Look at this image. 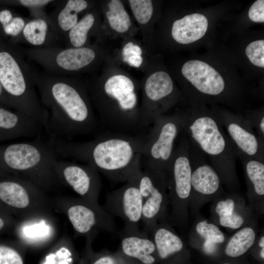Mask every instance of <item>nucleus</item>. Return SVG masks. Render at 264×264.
<instances>
[{"instance_id":"393cba45","label":"nucleus","mask_w":264,"mask_h":264,"mask_svg":"<svg viewBox=\"0 0 264 264\" xmlns=\"http://www.w3.org/2000/svg\"><path fill=\"white\" fill-rule=\"evenodd\" d=\"M239 198L236 192H230L225 198H219L215 211L219 217L220 225L231 229H238L242 226L245 220L244 217L237 211L236 201Z\"/></svg>"},{"instance_id":"6ab92c4d","label":"nucleus","mask_w":264,"mask_h":264,"mask_svg":"<svg viewBox=\"0 0 264 264\" xmlns=\"http://www.w3.org/2000/svg\"><path fill=\"white\" fill-rule=\"evenodd\" d=\"M44 126L18 110L0 107V142L22 137L39 135Z\"/></svg>"},{"instance_id":"4c0bfd02","label":"nucleus","mask_w":264,"mask_h":264,"mask_svg":"<svg viewBox=\"0 0 264 264\" xmlns=\"http://www.w3.org/2000/svg\"><path fill=\"white\" fill-rule=\"evenodd\" d=\"M14 225L11 214L0 206V233L10 230Z\"/></svg>"},{"instance_id":"423d86ee","label":"nucleus","mask_w":264,"mask_h":264,"mask_svg":"<svg viewBox=\"0 0 264 264\" xmlns=\"http://www.w3.org/2000/svg\"><path fill=\"white\" fill-rule=\"evenodd\" d=\"M58 156L47 142L39 138L0 145V169L10 175H22L44 190L57 180L54 166Z\"/></svg>"},{"instance_id":"7c9ffc66","label":"nucleus","mask_w":264,"mask_h":264,"mask_svg":"<svg viewBox=\"0 0 264 264\" xmlns=\"http://www.w3.org/2000/svg\"><path fill=\"white\" fill-rule=\"evenodd\" d=\"M0 264H23L21 254L10 242L0 241Z\"/></svg>"},{"instance_id":"f03ea898","label":"nucleus","mask_w":264,"mask_h":264,"mask_svg":"<svg viewBox=\"0 0 264 264\" xmlns=\"http://www.w3.org/2000/svg\"><path fill=\"white\" fill-rule=\"evenodd\" d=\"M41 102L48 112L44 127L50 137L67 139L96 132L100 127L86 88L65 76L32 68Z\"/></svg>"},{"instance_id":"9b49d317","label":"nucleus","mask_w":264,"mask_h":264,"mask_svg":"<svg viewBox=\"0 0 264 264\" xmlns=\"http://www.w3.org/2000/svg\"><path fill=\"white\" fill-rule=\"evenodd\" d=\"M139 174L122 187L109 193L101 207L111 216L123 220L122 233L124 234H138L141 232L139 224L141 220L143 201L139 189Z\"/></svg>"},{"instance_id":"72a5a7b5","label":"nucleus","mask_w":264,"mask_h":264,"mask_svg":"<svg viewBox=\"0 0 264 264\" xmlns=\"http://www.w3.org/2000/svg\"><path fill=\"white\" fill-rule=\"evenodd\" d=\"M91 264H130L118 252L115 254L104 252L96 254Z\"/></svg>"},{"instance_id":"a878e982","label":"nucleus","mask_w":264,"mask_h":264,"mask_svg":"<svg viewBox=\"0 0 264 264\" xmlns=\"http://www.w3.org/2000/svg\"><path fill=\"white\" fill-rule=\"evenodd\" d=\"M256 234L251 227L245 226L237 231L226 245L225 253L232 258L240 257L245 253L254 244Z\"/></svg>"},{"instance_id":"0eeeda50","label":"nucleus","mask_w":264,"mask_h":264,"mask_svg":"<svg viewBox=\"0 0 264 264\" xmlns=\"http://www.w3.org/2000/svg\"><path fill=\"white\" fill-rule=\"evenodd\" d=\"M191 174L189 141L182 132L167 172L168 196L171 207L170 220L179 227L187 222L191 192Z\"/></svg>"},{"instance_id":"37998d69","label":"nucleus","mask_w":264,"mask_h":264,"mask_svg":"<svg viewBox=\"0 0 264 264\" xmlns=\"http://www.w3.org/2000/svg\"><path fill=\"white\" fill-rule=\"evenodd\" d=\"M260 256L261 257L262 259H264V247L261 248V251H260Z\"/></svg>"},{"instance_id":"f3484780","label":"nucleus","mask_w":264,"mask_h":264,"mask_svg":"<svg viewBox=\"0 0 264 264\" xmlns=\"http://www.w3.org/2000/svg\"><path fill=\"white\" fill-rule=\"evenodd\" d=\"M216 114L238 152L264 162V142L245 117L223 111Z\"/></svg>"},{"instance_id":"a211bd4d","label":"nucleus","mask_w":264,"mask_h":264,"mask_svg":"<svg viewBox=\"0 0 264 264\" xmlns=\"http://www.w3.org/2000/svg\"><path fill=\"white\" fill-rule=\"evenodd\" d=\"M184 77L200 93L208 96H219L223 92V78L208 64L199 60H190L182 66Z\"/></svg>"},{"instance_id":"473e14b6","label":"nucleus","mask_w":264,"mask_h":264,"mask_svg":"<svg viewBox=\"0 0 264 264\" xmlns=\"http://www.w3.org/2000/svg\"><path fill=\"white\" fill-rule=\"evenodd\" d=\"M246 54L254 65L264 67V41L258 40L251 43L245 49Z\"/></svg>"},{"instance_id":"c85d7f7f","label":"nucleus","mask_w":264,"mask_h":264,"mask_svg":"<svg viewBox=\"0 0 264 264\" xmlns=\"http://www.w3.org/2000/svg\"><path fill=\"white\" fill-rule=\"evenodd\" d=\"M196 231L204 240L203 243L218 244L223 243L225 240L224 235L220 228L205 220L196 224Z\"/></svg>"},{"instance_id":"f257e3e1","label":"nucleus","mask_w":264,"mask_h":264,"mask_svg":"<svg viewBox=\"0 0 264 264\" xmlns=\"http://www.w3.org/2000/svg\"><path fill=\"white\" fill-rule=\"evenodd\" d=\"M146 136L108 131L88 141L50 137L47 142L58 156L89 164L111 181L126 182L142 170Z\"/></svg>"},{"instance_id":"1a4fd4ad","label":"nucleus","mask_w":264,"mask_h":264,"mask_svg":"<svg viewBox=\"0 0 264 264\" xmlns=\"http://www.w3.org/2000/svg\"><path fill=\"white\" fill-rule=\"evenodd\" d=\"M20 50L45 72L65 76L87 69L94 63L97 55L94 48L86 46L64 48L31 47Z\"/></svg>"},{"instance_id":"c03bdc74","label":"nucleus","mask_w":264,"mask_h":264,"mask_svg":"<svg viewBox=\"0 0 264 264\" xmlns=\"http://www.w3.org/2000/svg\"><path fill=\"white\" fill-rule=\"evenodd\" d=\"M228 264V263H225V264Z\"/></svg>"},{"instance_id":"aec40b11","label":"nucleus","mask_w":264,"mask_h":264,"mask_svg":"<svg viewBox=\"0 0 264 264\" xmlns=\"http://www.w3.org/2000/svg\"><path fill=\"white\" fill-rule=\"evenodd\" d=\"M117 252L130 264H154L157 258L155 244L146 232L122 233Z\"/></svg>"},{"instance_id":"c9c22d12","label":"nucleus","mask_w":264,"mask_h":264,"mask_svg":"<svg viewBox=\"0 0 264 264\" xmlns=\"http://www.w3.org/2000/svg\"><path fill=\"white\" fill-rule=\"evenodd\" d=\"M245 118L249 121L258 136L264 142V113L249 114Z\"/></svg>"},{"instance_id":"412c9836","label":"nucleus","mask_w":264,"mask_h":264,"mask_svg":"<svg viewBox=\"0 0 264 264\" xmlns=\"http://www.w3.org/2000/svg\"><path fill=\"white\" fill-rule=\"evenodd\" d=\"M88 6L85 0L61 1L47 14L48 22L58 41H64L69 30L78 22V15Z\"/></svg>"},{"instance_id":"f704fd0d","label":"nucleus","mask_w":264,"mask_h":264,"mask_svg":"<svg viewBox=\"0 0 264 264\" xmlns=\"http://www.w3.org/2000/svg\"><path fill=\"white\" fill-rule=\"evenodd\" d=\"M27 21L20 16H15L8 25L2 28L5 34L16 38V40L22 34Z\"/></svg>"},{"instance_id":"e433bc0d","label":"nucleus","mask_w":264,"mask_h":264,"mask_svg":"<svg viewBox=\"0 0 264 264\" xmlns=\"http://www.w3.org/2000/svg\"><path fill=\"white\" fill-rule=\"evenodd\" d=\"M248 16L253 22H264V0H257L253 3L248 11Z\"/></svg>"},{"instance_id":"7ed1b4c3","label":"nucleus","mask_w":264,"mask_h":264,"mask_svg":"<svg viewBox=\"0 0 264 264\" xmlns=\"http://www.w3.org/2000/svg\"><path fill=\"white\" fill-rule=\"evenodd\" d=\"M183 132L210 162L230 192L239 188L236 172L238 151L216 113L194 110L179 114Z\"/></svg>"},{"instance_id":"a19ab883","label":"nucleus","mask_w":264,"mask_h":264,"mask_svg":"<svg viewBox=\"0 0 264 264\" xmlns=\"http://www.w3.org/2000/svg\"><path fill=\"white\" fill-rule=\"evenodd\" d=\"M259 246L261 248L264 247V236H262L259 241Z\"/></svg>"},{"instance_id":"5701e85b","label":"nucleus","mask_w":264,"mask_h":264,"mask_svg":"<svg viewBox=\"0 0 264 264\" xmlns=\"http://www.w3.org/2000/svg\"><path fill=\"white\" fill-rule=\"evenodd\" d=\"M32 47L57 46L58 42L46 16L27 21L21 35L17 40Z\"/></svg>"},{"instance_id":"58836bf2","label":"nucleus","mask_w":264,"mask_h":264,"mask_svg":"<svg viewBox=\"0 0 264 264\" xmlns=\"http://www.w3.org/2000/svg\"><path fill=\"white\" fill-rule=\"evenodd\" d=\"M12 12L8 9H3L0 11V24L3 28L12 21L14 17Z\"/></svg>"},{"instance_id":"ddd939ff","label":"nucleus","mask_w":264,"mask_h":264,"mask_svg":"<svg viewBox=\"0 0 264 264\" xmlns=\"http://www.w3.org/2000/svg\"><path fill=\"white\" fill-rule=\"evenodd\" d=\"M56 180L71 188L81 198L99 205L101 189L99 173L92 166L58 160L54 166Z\"/></svg>"},{"instance_id":"b1692460","label":"nucleus","mask_w":264,"mask_h":264,"mask_svg":"<svg viewBox=\"0 0 264 264\" xmlns=\"http://www.w3.org/2000/svg\"><path fill=\"white\" fill-rule=\"evenodd\" d=\"M244 172L247 194L251 201H262L264 196V162L238 152Z\"/></svg>"},{"instance_id":"20e7f679","label":"nucleus","mask_w":264,"mask_h":264,"mask_svg":"<svg viewBox=\"0 0 264 264\" xmlns=\"http://www.w3.org/2000/svg\"><path fill=\"white\" fill-rule=\"evenodd\" d=\"M97 110L99 125L108 131L137 134L145 130L138 107L137 88L126 75L116 74L88 87Z\"/></svg>"},{"instance_id":"79ce46f5","label":"nucleus","mask_w":264,"mask_h":264,"mask_svg":"<svg viewBox=\"0 0 264 264\" xmlns=\"http://www.w3.org/2000/svg\"><path fill=\"white\" fill-rule=\"evenodd\" d=\"M9 175H10L0 169V177L8 176Z\"/></svg>"},{"instance_id":"2f4dec72","label":"nucleus","mask_w":264,"mask_h":264,"mask_svg":"<svg viewBox=\"0 0 264 264\" xmlns=\"http://www.w3.org/2000/svg\"><path fill=\"white\" fill-rule=\"evenodd\" d=\"M142 50L141 47L134 44L132 42L126 44L122 49L123 60L130 66L139 67L143 63V59L141 57Z\"/></svg>"},{"instance_id":"39448f33","label":"nucleus","mask_w":264,"mask_h":264,"mask_svg":"<svg viewBox=\"0 0 264 264\" xmlns=\"http://www.w3.org/2000/svg\"><path fill=\"white\" fill-rule=\"evenodd\" d=\"M0 82L9 108L35 119L44 128L48 112L36 93L32 67L20 49L8 45L0 38Z\"/></svg>"},{"instance_id":"9d476101","label":"nucleus","mask_w":264,"mask_h":264,"mask_svg":"<svg viewBox=\"0 0 264 264\" xmlns=\"http://www.w3.org/2000/svg\"><path fill=\"white\" fill-rule=\"evenodd\" d=\"M138 184L143 201L141 221L145 232L150 233L166 215L169 204L167 175L142 169L138 175Z\"/></svg>"},{"instance_id":"2eb2a0df","label":"nucleus","mask_w":264,"mask_h":264,"mask_svg":"<svg viewBox=\"0 0 264 264\" xmlns=\"http://www.w3.org/2000/svg\"><path fill=\"white\" fill-rule=\"evenodd\" d=\"M174 90L173 81L164 71L154 72L147 78L143 86L144 103L140 108L144 129L151 126L156 118L163 115L170 105L169 98L172 96Z\"/></svg>"},{"instance_id":"c756f323","label":"nucleus","mask_w":264,"mask_h":264,"mask_svg":"<svg viewBox=\"0 0 264 264\" xmlns=\"http://www.w3.org/2000/svg\"><path fill=\"white\" fill-rule=\"evenodd\" d=\"M129 2L134 16L139 23L145 24L150 20L153 12L152 0H130Z\"/></svg>"},{"instance_id":"4468645a","label":"nucleus","mask_w":264,"mask_h":264,"mask_svg":"<svg viewBox=\"0 0 264 264\" xmlns=\"http://www.w3.org/2000/svg\"><path fill=\"white\" fill-rule=\"evenodd\" d=\"M189 144L192 168L190 202L221 198L225 192L219 174L202 153L191 142Z\"/></svg>"},{"instance_id":"cd10ccee","label":"nucleus","mask_w":264,"mask_h":264,"mask_svg":"<svg viewBox=\"0 0 264 264\" xmlns=\"http://www.w3.org/2000/svg\"><path fill=\"white\" fill-rule=\"evenodd\" d=\"M106 16L110 27L118 33H125L131 26L128 13L120 0H111L108 4Z\"/></svg>"},{"instance_id":"6e6552de","label":"nucleus","mask_w":264,"mask_h":264,"mask_svg":"<svg viewBox=\"0 0 264 264\" xmlns=\"http://www.w3.org/2000/svg\"><path fill=\"white\" fill-rule=\"evenodd\" d=\"M183 132L178 114L156 118L146 133L141 167L165 174L173 156L176 143Z\"/></svg>"},{"instance_id":"ea45409f","label":"nucleus","mask_w":264,"mask_h":264,"mask_svg":"<svg viewBox=\"0 0 264 264\" xmlns=\"http://www.w3.org/2000/svg\"><path fill=\"white\" fill-rule=\"evenodd\" d=\"M0 107L9 108L8 104L4 95V91L0 82Z\"/></svg>"},{"instance_id":"f8f14e48","label":"nucleus","mask_w":264,"mask_h":264,"mask_svg":"<svg viewBox=\"0 0 264 264\" xmlns=\"http://www.w3.org/2000/svg\"><path fill=\"white\" fill-rule=\"evenodd\" d=\"M65 202L66 214L78 234L88 236L98 230L110 233L116 231L112 216L99 205L81 198H68Z\"/></svg>"},{"instance_id":"dca6fc26","label":"nucleus","mask_w":264,"mask_h":264,"mask_svg":"<svg viewBox=\"0 0 264 264\" xmlns=\"http://www.w3.org/2000/svg\"><path fill=\"white\" fill-rule=\"evenodd\" d=\"M43 198V190L26 178L12 175L0 177V206L10 214L29 211Z\"/></svg>"},{"instance_id":"bb28decb","label":"nucleus","mask_w":264,"mask_h":264,"mask_svg":"<svg viewBox=\"0 0 264 264\" xmlns=\"http://www.w3.org/2000/svg\"><path fill=\"white\" fill-rule=\"evenodd\" d=\"M95 17L92 12H88L69 30L64 42L69 47H81L85 46L89 31L93 28Z\"/></svg>"},{"instance_id":"4be33fe9","label":"nucleus","mask_w":264,"mask_h":264,"mask_svg":"<svg viewBox=\"0 0 264 264\" xmlns=\"http://www.w3.org/2000/svg\"><path fill=\"white\" fill-rule=\"evenodd\" d=\"M208 20L203 15L194 13L186 15L173 23L172 35L181 44H189L198 40L205 34Z\"/></svg>"}]
</instances>
